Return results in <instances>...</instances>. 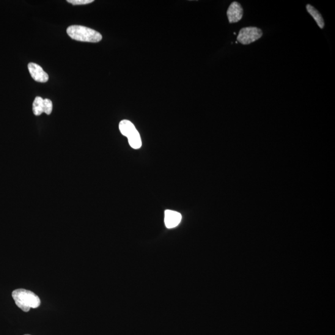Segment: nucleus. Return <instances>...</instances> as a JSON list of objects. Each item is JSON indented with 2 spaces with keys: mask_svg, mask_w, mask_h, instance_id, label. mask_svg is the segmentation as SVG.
Masks as SVG:
<instances>
[{
  "mask_svg": "<svg viewBox=\"0 0 335 335\" xmlns=\"http://www.w3.org/2000/svg\"><path fill=\"white\" fill-rule=\"evenodd\" d=\"M12 297L16 306L25 312L31 308L36 309L40 305L39 297L29 290L16 289L13 291Z\"/></svg>",
  "mask_w": 335,
  "mask_h": 335,
  "instance_id": "nucleus-1",
  "label": "nucleus"
},
{
  "mask_svg": "<svg viewBox=\"0 0 335 335\" xmlns=\"http://www.w3.org/2000/svg\"><path fill=\"white\" fill-rule=\"evenodd\" d=\"M67 32L71 39L81 42L98 43L102 40L100 32L89 27L73 25L68 27Z\"/></svg>",
  "mask_w": 335,
  "mask_h": 335,
  "instance_id": "nucleus-2",
  "label": "nucleus"
},
{
  "mask_svg": "<svg viewBox=\"0 0 335 335\" xmlns=\"http://www.w3.org/2000/svg\"><path fill=\"white\" fill-rule=\"evenodd\" d=\"M119 130L123 136L128 137L129 145L134 149L142 146V140L135 125L128 120H123L119 123Z\"/></svg>",
  "mask_w": 335,
  "mask_h": 335,
  "instance_id": "nucleus-3",
  "label": "nucleus"
},
{
  "mask_svg": "<svg viewBox=\"0 0 335 335\" xmlns=\"http://www.w3.org/2000/svg\"><path fill=\"white\" fill-rule=\"evenodd\" d=\"M262 29L257 27H246L240 30L237 36L238 43L243 45H248L262 37Z\"/></svg>",
  "mask_w": 335,
  "mask_h": 335,
  "instance_id": "nucleus-4",
  "label": "nucleus"
},
{
  "mask_svg": "<svg viewBox=\"0 0 335 335\" xmlns=\"http://www.w3.org/2000/svg\"><path fill=\"white\" fill-rule=\"evenodd\" d=\"M227 15L230 23H237L243 17V8L238 2H233L228 8Z\"/></svg>",
  "mask_w": 335,
  "mask_h": 335,
  "instance_id": "nucleus-5",
  "label": "nucleus"
},
{
  "mask_svg": "<svg viewBox=\"0 0 335 335\" xmlns=\"http://www.w3.org/2000/svg\"><path fill=\"white\" fill-rule=\"evenodd\" d=\"M28 69L32 78L35 81L40 82V83H46L49 80L48 74L43 69L40 65L35 64V63H29Z\"/></svg>",
  "mask_w": 335,
  "mask_h": 335,
  "instance_id": "nucleus-6",
  "label": "nucleus"
},
{
  "mask_svg": "<svg viewBox=\"0 0 335 335\" xmlns=\"http://www.w3.org/2000/svg\"><path fill=\"white\" fill-rule=\"evenodd\" d=\"M182 216L174 211L166 210L164 212V224L167 229H173L180 224Z\"/></svg>",
  "mask_w": 335,
  "mask_h": 335,
  "instance_id": "nucleus-7",
  "label": "nucleus"
},
{
  "mask_svg": "<svg viewBox=\"0 0 335 335\" xmlns=\"http://www.w3.org/2000/svg\"><path fill=\"white\" fill-rule=\"evenodd\" d=\"M306 9L310 15L312 16V18L314 19V20L320 28L323 29L324 26H325V22H324L322 16L319 12L317 9H315V8L312 6V5L309 4L307 5Z\"/></svg>",
  "mask_w": 335,
  "mask_h": 335,
  "instance_id": "nucleus-8",
  "label": "nucleus"
},
{
  "mask_svg": "<svg viewBox=\"0 0 335 335\" xmlns=\"http://www.w3.org/2000/svg\"><path fill=\"white\" fill-rule=\"evenodd\" d=\"M43 98L37 97L35 98L32 104V111L35 116H40L44 112Z\"/></svg>",
  "mask_w": 335,
  "mask_h": 335,
  "instance_id": "nucleus-9",
  "label": "nucleus"
},
{
  "mask_svg": "<svg viewBox=\"0 0 335 335\" xmlns=\"http://www.w3.org/2000/svg\"><path fill=\"white\" fill-rule=\"evenodd\" d=\"M52 109H53V104H52V101L49 100V99H44V112L48 115L51 114L52 111Z\"/></svg>",
  "mask_w": 335,
  "mask_h": 335,
  "instance_id": "nucleus-10",
  "label": "nucleus"
},
{
  "mask_svg": "<svg viewBox=\"0 0 335 335\" xmlns=\"http://www.w3.org/2000/svg\"><path fill=\"white\" fill-rule=\"evenodd\" d=\"M93 0H68L67 2L73 5H82L90 4Z\"/></svg>",
  "mask_w": 335,
  "mask_h": 335,
  "instance_id": "nucleus-11",
  "label": "nucleus"
},
{
  "mask_svg": "<svg viewBox=\"0 0 335 335\" xmlns=\"http://www.w3.org/2000/svg\"><path fill=\"white\" fill-rule=\"evenodd\" d=\"M24 335H30V334H24Z\"/></svg>",
  "mask_w": 335,
  "mask_h": 335,
  "instance_id": "nucleus-12",
  "label": "nucleus"
}]
</instances>
